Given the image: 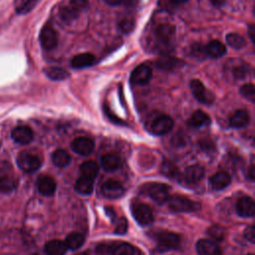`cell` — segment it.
Instances as JSON below:
<instances>
[{
    "label": "cell",
    "instance_id": "cell-1",
    "mask_svg": "<svg viewBox=\"0 0 255 255\" xmlns=\"http://www.w3.org/2000/svg\"><path fill=\"white\" fill-rule=\"evenodd\" d=\"M87 0H69L67 4L60 8V18L66 23L72 22L77 19L79 15L87 9Z\"/></svg>",
    "mask_w": 255,
    "mask_h": 255
},
{
    "label": "cell",
    "instance_id": "cell-2",
    "mask_svg": "<svg viewBox=\"0 0 255 255\" xmlns=\"http://www.w3.org/2000/svg\"><path fill=\"white\" fill-rule=\"evenodd\" d=\"M142 192L146 193L158 204H163L169 198V186L161 182H149L142 186Z\"/></svg>",
    "mask_w": 255,
    "mask_h": 255
},
{
    "label": "cell",
    "instance_id": "cell-3",
    "mask_svg": "<svg viewBox=\"0 0 255 255\" xmlns=\"http://www.w3.org/2000/svg\"><path fill=\"white\" fill-rule=\"evenodd\" d=\"M168 207L173 212H194L200 209V204L185 196L176 194L167 199Z\"/></svg>",
    "mask_w": 255,
    "mask_h": 255
},
{
    "label": "cell",
    "instance_id": "cell-4",
    "mask_svg": "<svg viewBox=\"0 0 255 255\" xmlns=\"http://www.w3.org/2000/svg\"><path fill=\"white\" fill-rule=\"evenodd\" d=\"M131 214L139 225L146 226L152 222L153 214L147 204L134 202L131 204Z\"/></svg>",
    "mask_w": 255,
    "mask_h": 255
},
{
    "label": "cell",
    "instance_id": "cell-5",
    "mask_svg": "<svg viewBox=\"0 0 255 255\" xmlns=\"http://www.w3.org/2000/svg\"><path fill=\"white\" fill-rule=\"evenodd\" d=\"M156 243L159 251L164 252L178 247L180 238L178 234L170 231H161L156 235Z\"/></svg>",
    "mask_w": 255,
    "mask_h": 255
},
{
    "label": "cell",
    "instance_id": "cell-6",
    "mask_svg": "<svg viewBox=\"0 0 255 255\" xmlns=\"http://www.w3.org/2000/svg\"><path fill=\"white\" fill-rule=\"evenodd\" d=\"M190 90L194 98L203 105H211L214 102V96L206 90L204 85L197 79L190 81Z\"/></svg>",
    "mask_w": 255,
    "mask_h": 255
},
{
    "label": "cell",
    "instance_id": "cell-7",
    "mask_svg": "<svg viewBox=\"0 0 255 255\" xmlns=\"http://www.w3.org/2000/svg\"><path fill=\"white\" fill-rule=\"evenodd\" d=\"M39 39H40V44L42 48L44 50L50 51L57 47L59 36L57 31L53 27H51L50 25H46L42 28Z\"/></svg>",
    "mask_w": 255,
    "mask_h": 255
},
{
    "label": "cell",
    "instance_id": "cell-8",
    "mask_svg": "<svg viewBox=\"0 0 255 255\" xmlns=\"http://www.w3.org/2000/svg\"><path fill=\"white\" fill-rule=\"evenodd\" d=\"M17 164L25 172H34L40 168L41 160L35 154L21 152L17 157Z\"/></svg>",
    "mask_w": 255,
    "mask_h": 255
},
{
    "label": "cell",
    "instance_id": "cell-9",
    "mask_svg": "<svg viewBox=\"0 0 255 255\" xmlns=\"http://www.w3.org/2000/svg\"><path fill=\"white\" fill-rule=\"evenodd\" d=\"M173 128V120L165 115L158 116L150 124V132L155 135H162Z\"/></svg>",
    "mask_w": 255,
    "mask_h": 255
},
{
    "label": "cell",
    "instance_id": "cell-10",
    "mask_svg": "<svg viewBox=\"0 0 255 255\" xmlns=\"http://www.w3.org/2000/svg\"><path fill=\"white\" fill-rule=\"evenodd\" d=\"M175 34V28L172 24L161 23L158 24L154 29V35L156 40L164 45H167L171 42Z\"/></svg>",
    "mask_w": 255,
    "mask_h": 255
},
{
    "label": "cell",
    "instance_id": "cell-11",
    "mask_svg": "<svg viewBox=\"0 0 255 255\" xmlns=\"http://www.w3.org/2000/svg\"><path fill=\"white\" fill-rule=\"evenodd\" d=\"M152 76L151 69L144 64L138 65L130 75V82L134 85H145L149 82Z\"/></svg>",
    "mask_w": 255,
    "mask_h": 255
},
{
    "label": "cell",
    "instance_id": "cell-12",
    "mask_svg": "<svg viewBox=\"0 0 255 255\" xmlns=\"http://www.w3.org/2000/svg\"><path fill=\"white\" fill-rule=\"evenodd\" d=\"M102 193L107 198L116 199L125 193V188L116 180H108L102 185Z\"/></svg>",
    "mask_w": 255,
    "mask_h": 255
},
{
    "label": "cell",
    "instance_id": "cell-13",
    "mask_svg": "<svg viewBox=\"0 0 255 255\" xmlns=\"http://www.w3.org/2000/svg\"><path fill=\"white\" fill-rule=\"evenodd\" d=\"M236 212L241 217H252L255 214L254 200L249 196H242L237 200Z\"/></svg>",
    "mask_w": 255,
    "mask_h": 255
},
{
    "label": "cell",
    "instance_id": "cell-14",
    "mask_svg": "<svg viewBox=\"0 0 255 255\" xmlns=\"http://www.w3.org/2000/svg\"><path fill=\"white\" fill-rule=\"evenodd\" d=\"M204 176V168L199 164L189 165L185 168L182 178L187 184H195Z\"/></svg>",
    "mask_w": 255,
    "mask_h": 255
},
{
    "label": "cell",
    "instance_id": "cell-15",
    "mask_svg": "<svg viewBox=\"0 0 255 255\" xmlns=\"http://www.w3.org/2000/svg\"><path fill=\"white\" fill-rule=\"evenodd\" d=\"M71 146L75 152L81 155H88L94 149V141L89 137L80 136L72 141Z\"/></svg>",
    "mask_w": 255,
    "mask_h": 255
},
{
    "label": "cell",
    "instance_id": "cell-16",
    "mask_svg": "<svg viewBox=\"0 0 255 255\" xmlns=\"http://www.w3.org/2000/svg\"><path fill=\"white\" fill-rule=\"evenodd\" d=\"M11 136L16 142L21 144H27L32 141L34 137V133L29 127L19 126L12 130Z\"/></svg>",
    "mask_w": 255,
    "mask_h": 255
},
{
    "label": "cell",
    "instance_id": "cell-17",
    "mask_svg": "<svg viewBox=\"0 0 255 255\" xmlns=\"http://www.w3.org/2000/svg\"><path fill=\"white\" fill-rule=\"evenodd\" d=\"M196 251L198 255H221L219 246L211 240L200 239L196 243Z\"/></svg>",
    "mask_w": 255,
    "mask_h": 255
},
{
    "label": "cell",
    "instance_id": "cell-18",
    "mask_svg": "<svg viewBox=\"0 0 255 255\" xmlns=\"http://www.w3.org/2000/svg\"><path fill=\"white\" fill-rule=\"evenodd\" d=\"M37 187L41 194L45 196H52L56 191V181L49 175H42L38 178Z\"/></svg>",
    "mask_w": 255,
    "mask_h": 255
},
{
    "label": "cell",
    "instance_id": "cell-19",
    "mask_svg": "<svg viewBox=\"0 0 255 255\" xmlns=\"http://www.w3.org/2000/svg\"><path fill=\"white\" fill-rule=\"evenodd\" d=\"M250 117L246 110H238L229 119V125L235 128H241L249 124Z\"/></svg>",
    "mask_w": 255,
    "mask_h": 255
},
{
    "label": "cell",
    "instance_id": "cell-20",
    "mask_svg": "<svg viewBox=\"0 0 255 255\" xmlns=\"http://www.w3.org/2000/svg\"><path fill=\"white\" fill-rule=\"evenodd\" d=\"M231 182V176L226 171H218L210 177V184L213 189L221 190Z\"/></svg>",
    "mask_w": 255,
    "mask_h": 255
},
{
    "label": "cell",
    "instance_id": "cell-21",
    "mask_svg": "<svg viewBox=\"0 0 255 255\" xmlns=\"http://www.w3.org/2000/svg\"><path fill=\"white\" fill-rule=\"evenodd\" d=\"M95 56L91 53H82L74 56L71 60V66L75 69H83L93 65Z\"/></svg>",
    "mask_w": 255,
    "mask_h": 255
},
{
    "label": "cell",
    "instance_id": "cell-22",
    "mask_svg": "<svg viewBox=\"0 0 255 255\" xmlns=\"http://www.w3.org/2000/svg\"><path fill=\"white\" fill-rule=\"evenodd\" d=\"M205 54L208 55L210 58L217 59L222 57L226 53L225 46L218 40L210 41L204 48Z\"/></svg>",
    "mask_w": 255,
    "mask_h": 255
},
{
    "label": "cell",
    "instance_id": "cell-23",
    "mask_svg": "<svg viewBox=\"0 0 255 255\" xmlns=\"http://www.w3.org/2000/svg\"><path fill=\"white\" fill-rule=\"evenodd\" d=\"M67 249L65 242L58 239L50 240L45 245V252L47 255H65Z\"/></svg>",
    "mask_w": 255,
    "mask_h": 255
},
{
    "label": "cell",
    "instance_id": "cell-24",
    "mask_svg": "<svg viewBox=\"0 0 255 255\" xmlns=\"http://www.w3.org/2000/svg\"><path fill=\"white\" fill-rule=\"evenodd\" d=\"M101 163H102V167L106 171H114L121 166L122 161L119 155L115 153H107L102 157Z\"/></svg>",
    "mask_w": 255,
    "mask_h": 255
},
{
    "label": "cell",
    "instance_id": "cell-25",
    "mask_svg": "<svg viewBox=\"0 0 255 255\" xmlns=\"http://www.w3.org/2000/svg\"><path fill=\"white\" fill-rule=\"evenodd\" d=\"M210 119L207 114H205L203 111H196L194 112L191 117L187 121V125L191 128H201L207 124H209Z\"/></svg>",
    "mask_w": 255,
    "mask_h": 255
},
{
    "label": "cell",
    "instance_id": "cell-26",
    "mask_svg": "<svg viewBox=\"0 0 255 255\" xmlns=\"http://www.w3.org/2000/svg\"><path fill=\"white\" fill-rule=\"evenodd\" d=\"M93 188H94V179L84 175H82L75 184L76 191L84 195H88L92 193Z\"/></svg>",
    "mask_w": 255,
    "mask_h": 255
},
{
    "label": "cell",
    "instance_id": "cell-27",
    "mask_svg": "<svg viewBox=\"0 0 255 255\" xmlns=\"http://www.w3.org/2000/svg\"><path fill=\"white\" fill-rule=\"evenodd\" d=\"M40 0H15L14 7L18 14H27L35 8Z\"/></svg>",
    "mask_w": 255,
    "mask_h": 255
},
{
    "label": "cell",
    "instance_id": "cell-28",
    "mask_svg": "<svg viewBox=\"0 0 255 255\" xmlns=\"http://www.w3.org/2000/svg\"><path fill=\"white\" fill-rule=\"evenodd\" d=\"M44 73L48 78L54 81H62L69 78V73L59 67H48L44 69Z\"/></svg>",
    "mask_w": 255,
    "mask_h": 255
},
{
    "label": "cell",
    "instance_id": "cell-29",
    "mask_svg": "<svg viewBox=\"0 0 255 255\" xmlns=\"http://www.w3.org/2000/svg\"><path fill=\"white\" fill-rule=\"evenodd\" d=\"M80 171L82 172V175L94 179L98 175V172H99L98 163L94 160L85 161L80 166Z\"/></svg>",
    "mask_w": 255,
    "mask_h": 255
},
{
    "label": "cell",
    "instance_id": "cell-30",
    "mask_svg": "<svg viewBox=\"0 0 255 255\" xmlns=\"http://www.w3.org/2000/svg\"><path fill=\"white\" fill-rule=\"evenodd\" d=\"M53 163L59 167L67 166L71 161V156L69 153L63 149H57L52 154Z\"/></svg>",
    "mask_w": 255,
    "mask_h": 255
},
{
    "label": "cell",
    "instance_id": "cell-31",
    "mask_svg": "<svg viewBox=\"0 0 255 255\" xmlns=\"http://www.w3.org/2000/svg\"><path fill=\"white\" fill-rule=\"evenodd\" d=\"M84 241H85V238L81 233L72 232L67 236L65 244H66L67 248L76 250V249H79L84 244Z\"/></svg>",
    "mask_w": 255,
    "mask_h": 255
},
{
    "label": "cell",
    "instance_id": "cell-32",
    "mask_svg": "<svg viewBox=\"0 0 255 255\" xmlns=\"http://www.w3.org/2000/svg\"><path fill=\"white\" fill-rule=\"evenodd\" d=\"M160 172L169 178H175L178 176V168L176 164L169 160V159H164L160 165Z\"/></svg>",
    "mask_w": 255,
    "mask_h": 255
},
{
    "label": "cell",
    "instance_id": "cell-33",
    "mask_svg": "<svg viewBox=\"0 0 255 255\" xmlns=\"http://www.w3.org/2000/svg\"><path fill=\"white\" fill-rule=\"evenodd\" d=\"M134 251L132 245L126 242H120L114 243L111 255H134Z\"/></svg>",
    "mask_w": 255,
    "mask_h": 255
},
{
    "label": "cell",
    "instance_id": "cell-34",
    "mask_svg": "<svg viewBox=\"0 0 255 255\" xmlns=\"http://www.w3.org/2000/svg\"><path fill=\"white\" fill-rule=\"evenodd\" d=\"M226 42L234 49H242L246 45V40L237 33H229L226 35Z\"/></svg>",
    "mask_w": 255,
    "mask_h": 255
},
{
    "label": "cell",
    "instance_id": "cell-35",
    "mask_svg": "<svg viewBox=\"0 0 255 255\" xmlns=\"http://www.w3.org/2000/svg\"><path fill=\"white\" fill-rule=\"evenodd\" d=\"M177 65V59L170 57V56H164L160 59H158L156 66L163 70H170L176 67Z\"/></svg>",
    "mask_w": 255,
    "mask_h": 255
},
{
    "label": "cell",
    "instance_id": "cell-36",
    "mask_svg": "<svg viewBox=\"0 0 255 255\" xmlns=\"http://www.w3.org/2000/svg\"><path fill=\"white\" fill-rule=\"evenodd\" d=\"M248 74H249V68H248V66L245 65V63H241V64L238 63L232 69V75L237 80H242V79L246 78L248 76Z\"/></svg>",
    "mask_w": 255,
    "mask_h": 255
},
{
    "label": "cell",
    "instance_id": "cell-37",
    "mask_svg": "<svg viewBox=\"0 0 255 255\" xmlns=\"http://www.w3.org/2000/svg\"><path fill=\"white\" fill-rule=\"evenodd\" d=\"M240 94L248 101L255 102V87L253 84H245L240 89Z\"/></svg>",
    "mask_w": 255,
    "mask_h": 255
},
{
    "label": "cell",
    "instance_id": "cell-38",
    "mask_svg": "<svg viewBox=\"0 0 255 255\" xmlns=\"http://www.w3.org/2000/svg\"><path fill=\"white\" fill-rule=\"evenodd\" d=\"M207 234L214 240V241H221L224 238V229L219 225H212L208 228Z\"/></svg>",
    "mask_w": 255,
    "mask_h": 255
},
{
    "label": "cell",
    "instance_id": "cell-39",
    "mask_svg": "<svg viewBox=\"0 0 255 255\" xmlns=\"http://www.w3.org/2000/svg\"><path fill=\"white\" fill-rule=\"evenodd\" d=\"M15 180L11 177L5 176L0 178V190L2 192H9L15 188Z\"/></svg>",
    "mask_w": 255,
    "mask_h": 255
},
{
    "label": "cell",
    "instance_id": "cell-40",
    "mask_svg": "<svg viewBox=\"0 0 255 255\" xmlns=\"http://www.w3.org/2000/svg\"><path fill=\"white\" fill-rule=\"evenodd\" d=\"M119 27L124 33H130L134 28V22L132 19L124 18L120 21Z\"/></svg>",
    "mask_w": 255,
    "mask_h": 255
},
{
    "label": "cell",
    "instance_id": "cell-41",
    "mask_svg": "<svg viewBox=\"0 0 255 255\" xmlns=\"http://www.w3.org/2000/svg\"><path fill=\"white\" fill-rule=\"evenodd\" d=\"M199 145H200L201 149L204 150L205 152H211L215 149V144L210 138H204V139L200 140Z\"/></svg>",
    "mask_w": 255,
    "mask_h": 255
},
{
    "label": "cell",
    "instance_id": "cell-42",
    "mask_svg": "<svg viewBox=\"0 0 255 255\" xmlns=\"http://www.w3.org/2000/svg\"><path fill=\"white\" fill-rule=\"evenodd\" d=\"M127 230H128V221H127V219H126L125 217H122V218L119 220V222H118V224H117V226H116L115 232H116L117 234L123 235V234H125V233L127 232Z\"/></svg>",
    "mask_w": 255,
    "mask_h": 255
},
{
    "label": "cell",
    "instance_id": "cell-43",
    "mask_svg": "<svg viewBox=\"0 0 255 255\" xmlns=\"http://www.w3.org/2000/svg\"><path fill=\"white\" fill-rule=\"evenodd\" d=\"M244 237L251 243L255 242V226L254 225H250L247 228H245Z\"/></svg>",
    "mask_w": 255,
    "mask_h": 255
},
{
    "label": "cell",
    "instance_id": "cell-44",
    "mask_svg": "<svg viewBox=\"0 0 255 255\" xmlns=\"http://www.w3.org/2000/svg\"><path fill=\"white\" fill-rule=\"evenodd\" d=\"M105 111H106V114L108 115V117L111 119V121H113L114 123H122V125H124V122H122L120 119H118L117 117H115V115H113V114L108 110L107 107H106Z\"/></svg>",
    "mask_w": 255,
    "mask_h": 255
},
{
    "label": "cell",
    "instance_id": "cell-45",
    "mask_svg": "<svg viewBox=\"0 0 255 255\" xmlns=\"http://www.w3.org/2000/svg\"><path fill=\"white\" fill-rule=\"evenodd\" d=\"M105 210H106L107 215H108L112 220H114L115 217H116V212L114 211V209H113L112 207H106Z\"/></svg>",
    "mask_w": 255,
    "mask_h": 255
},
{
    "label": "cell",
    "instance_id": "cell-46",
    "mask_svg": "<svg viewBox=\"0 0 255 255\" xmlns=\"http://www.w3.org/2000/svg\"><path fill=\"white\" fill-rule=\"evenodd\" d=\"M249 178L250 180H254L255 178V166H254V163H252L249 167Z\"/></svg>",
    "mask_w": 255,
    "mask_h": 255
},
{
    "label": "cell",
    "instance_id": "cell-47",
    "mask_svg": "<svg viewBox=\"0 0 255 255\" xmlns=\"http://www.w3.org/2000/svg\"><path fill=\"white\" fill-rule=\"evenodd\" d=\"M124 0H105V2L111 6H117L120 5Z\"/></svg>",
    "mask_w": 255,
    "mask_h": 255
},
{
    "label": "cell",
    "instance_id": "cell-48",
    "mask_svg": "<svg viewBox=\"0 0 255 255\" xmlns=\"http://www.w3.org/2000/svg\"><path fill=\"white\" fill-rule=\"evenodd\" d=\"M254 34H255V28L253 25H250L249 26V36H250V39L251 41L254 43V40H255V37H254Z\"/></svg>",
    "mask_w": 255,
    "mask_h": 255
},
{
    "label": "cell",
    "instance_id": "cell-49",
    "mask_svg": "<svg viewBox=\"0 0 255 255\" xmlns=\"http://www.w3.org/2000/svg\"><path fill=\"white\" fill-rule=\"evenodd\" d=\"M210 2L215 6H221L225 2V0H210Z\"/></svg>",
    "mask_w": 255,
    "mask_h": 255
},
{
    "label": "cell",
    "instance_id": "cell-50",
    "mask_svg": "<svg viewBox=\"0 0 255 255\" xmlns=\"http://www.w3.org/2000/svg\"><path fill=\"white\" fill-rule=\"evenodd\" d=\"M170 1L173 2V3H175V4H182V3L187 2L188 0H170Z\"/></svg>",
    "mask_w": 255,
    "mask_h": 255
},
{
    "label": "cell",
    "instance_id": "cell-51",
    "mask_svg": "<svg viewBox=\"0 0 255 255\" xmlns=\"http://www.w3.org/2000/svg\"><path fill=\"white\" fill-rule=\"evenodd\" d=\"M76 255H89V254L86 253V252H81V253H78V254H76Z\"/></svg>",
    "mask_w": 255,
    "mask_h": 255
},
{
    "label": "cell",
    "instance_id": "cell-52",
    "mask_svg": "<svg viewBox=\"0 0 255 255\" xmlns=\"http://www.w3.org/2000/svg\"><path fill=\"white\" fill-rule=\"evenodd\" d=\"M249 255H253V254H249Z\"/></svg>",
    "mask_w": 255,
    "mask_h": 255
}]
</instances>
